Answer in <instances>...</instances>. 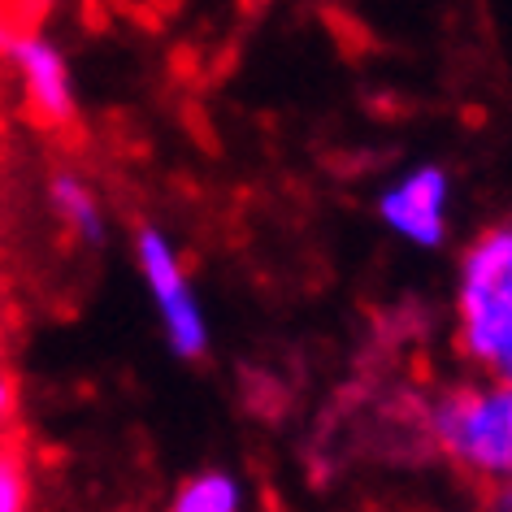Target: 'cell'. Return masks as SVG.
I'll return each mask as SVG.
<instances>
[{
  "instance_id": "cell-1",
  "label": "cell",
  "mask_w": 512,
  "mask_h": 512,
  "mask_svg": "<svg viewBox=\"0 0 512 512\" xmlns=\"http://www.w3.org/2000/svg\"><path fill=\"white\" fill-rule=\"evenodd\" d=\"M460 348L491 382L512 387V222L491 226L460 261Z\"/></svg>"
},
{
  "instance_id": "cell-7",
  "label": "cell",
  "mask_w": 512,
  "mask_h": 512,
  "mask_svg": "<svg viewBox=\"0 0 512 512\" xmlns=\"http://www.w3.org/2000/svg\"><path fill=\"white\" fill-rule=\"evenodd\" d=\"M165 512H243V482L226 469H200L178 482Z\"/></svg>"
},
{
  "instance_id": "cell-4",
  "label": "cell",
  "mask_w": 512,
  "mask_h": 512,
  "mask_svg": "<svg viewBox=\"0 0 512 512\" xmlns=\"http://www.w3.org/2000/svg\"><path fill=\"white\" fill-rule=\"evenodd\" d=\"M0 66L14 74L22 109H27L31 122H40L44 131L74 126V118H79V79H74L70 53L44 27L22 22Z\"/></svg>"
},
{
  "instance_id": "cell-5",
  "label": "cell",
  "mask_w": 512,
  "mask_h": 512,
  "mask_svg": "<svg viewBox=\"0 0 512 512\" xmlns=\"http://www.w3.org/2000/svg\"><path fill=\"white\" fill-rule=\"evenodd\" d=\"M447 200V174L439 165H417L378 196V217L404 243L439 248L447 235Z\"/></svg>"
},
{
  "instance_id": "cell-11",
  "label": "cell",
  "mask_w": 512,
  "mask_h": 512,
  "mask_svg": "<svg viewBox=\"0 0 512 512\" xmlns=\"http://www.w3.org/2000/svg\"><path fill=\"white\" fill-rule=\"evenodd\" d=\"M499 504H504V512H512V482H508V491H504V499H499Z\"/></svg>"
},
{
  "instance_id": "cell-8",
  "label": "cell",
  "mask_w": 512,
  "mask_h": 512,
  "mask_svg": "<svg viewBox=\"0 0 512 512\" xmlns=\"http://www.w3.org/2000/svg\"><path fill=\"white\" fill-rule=\"evenodd\" d=\"M0 512H31V465L14 447H0Z\"/></svg>"
},
{
  "instance_id": "cell-6",
  "label": "cell",
  "mask_w": 512,
  "mask_h": 512,
  "mask_svg": "<svg viewBox=\"0 0 512 512\" xmlns=\"http://www.w3.org/2000/svg\"><path fill=\"white\" fill-rule=\"evenodd\" d=\"M48 209H53L57 226L66 230L74 243L83 248H100L109 235V209L105 196L96 191V183L79 170H53L48 174Z\"/></svg>"
},
{
  "instance_id": "cell-9",
  "label": "cell",
  "mask_w": 512,
  "mask_h": 512,
  "mask_svg": "<svg viewBox=\"0 0 512 512\" xmlns=\"http://www.w3.org/2000/svg\"><path fill=\"white\" fill-rule=\"evenodd\" d=\"M14 421H18V382L0 369V447H9Z\"/></svg>"
},
{
  "instance_id": "cell-2",
  "label": "cell",
  "mask_w": 512,
  "mask_h": 512,
  "mask_svg": "<svg viewBox=\"0 0 512 512\" xmlns=\"http://www.w3.org/2000/svg\"><path fill=\"white\" fill-rule=\"evenodd\" d=\"M434 439L456 465L512 482V387L486 382L439 400Z\"/></svg>"
},
{
  "instance_id": "cell-3",
  "label": "cell",
  "mask_w": 512,
  "mask_h": 512,
  "mask_svg": "<svg viewBox=\"0 0 512 512\" xmlns=\"http://www.w3.org/2000/svg\"><path fill=\"white\" fill-rule=\"evenodd\" d=\"M135 270L144 278V291L152 300V313L161 322V335L174 356L200 361L209 352V317H204L200 291L191 283L183 252L161 226H139L135 230Z\"/></svg>"
},
{
  "instance_id": "cell-10",
  "label": "cell",
  "mask_w": 512,
  "mask_h": 512,
  "mask_svg": "<svg viewBox=\"0 0 512 512\" xmlns=\"http://www.w3.org/2000/svg\"><path fill=\"white\" fill-rule=\"evenodd\" d=\"M18 27H22V22L9 14V9H0V61H5V48H9V40L18 35Z\"/></svg>"
}]
</instances>
